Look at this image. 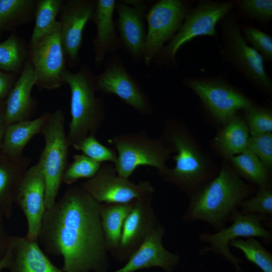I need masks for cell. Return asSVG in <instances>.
<instances>
[{"label": "cell", "instance_id": "cell-19", "mask_svg": "<svg viewBox=\"0 0 272 272\" xmlns=\"http://www.w3.org/2000/svg\"><path fill=\"white\" fill-rule=\"evenodd\" d=\"M150 195L133 201L122 229L118 249L114 255L126 259L139 246L148 233L159 223L152 208Z\"/></svg>", "mask_w": 272, "mask_h": 272}, {"label": "cell", "instance_id": "cell-33", "mask_svg": "<svg viewBox=\"0 0 272 272\" xmlns=\"http://www.w3.org/2000/svg\"><path fill=\"white\" fill-rule=\"evenodd\" d=\"M101 164L83 154L74 155L63 173L62 182L72 185L81 178L90 179L97 174Z\"/></svg>", "mask_w": 272, "mask_h": 272}, {"label": "cell", "instance_id": "cell-22", "mask_svg": "<svg viewBox=\"0 0 272 272\" xmlns=\"http://www.w3.org/2000/svg\"><path fill=\"white\" fill-rule=\"evenodd\" d=\"M34 85V71L28 59L5 101L7 125L31 119L37 107L36 100L31 94Z\"/></svg>", "mask_w": 272, "mask_h": 272}, {"label": "cell", "instance_id": "cell-8", "mask_svg": "<svg viewBox=\"0 0 272 272\" xmlns=\"http://www.w3.org/2000/svg\"><path fill=\"white\" fill-rule=\"evenodd\" d=\"M182 82L198 97L206 113L220 126L239 111L255 103L222 76H186Z\"/></svg>", "mask_w": 272, "mask_h": 272}, {"label": "cell", "instance_id": "cell-21", "mask_svg": "<svg viewBox=\"0 0 272 272\" xmlns=\"http://www.w3.org/2000/svg\"><path fill=\"white\" fill-rule=\"evenodd\" d=\"M7 254L9 272H64L51 262L37 241L25 237L11 236Z\"/></svg>", "mask_w": 272, "mask_h": 272}, {"label": "cell", "instance_id": "cell-15", "mask_svg": "<svg viewBox=\"0 0 272 272\" xmlns=\"http://www.w3.org/2000/svg\"><path fill=\"white\" fill-rule=\"evenodd\" d=\"M96 4V0L63 1L59 13L60 37L69 68H74L80 61L84 31L91 19Z\"/></svg>", "mask_w": 272, "mask_h": 272}, {"label": "cell", "instance_id": "cell-32", "mask_svg": "<svg viewBox=\"0 0 272 272\" xmlns=\"http://www.w3.org/2000/svg\"><path fill=\"white\" fill-rule=\"evenodd\" d=\"M243 112L250 136L272 132V110L270 107L254 103Z\"/></svg>", "mask_w": 272, "mask_h": 272}, {"label": "cell", "instance_id": "cell-30", "mask_svg": "<svg viewBox=\"0 0 272 272\" xmlns=\"http://www.w3.org/2000/svg\"><path fill=\"white\" fill-rule=\"evenodd\" d=\"M63 3V0H36L35 25L29 45L35 43L53 27Z\"/></svg>", "mask_w": 272, "mask_h": 272}, {"label": "cell", "instance_id": "cell-42", "mask_svg": "<svg viewBox=\"0 0 272 272\" xmlns=\"http://www.w3.org/2000/svg\"><path fill=\"white\" fill-rule=\"evenodd\" d=\"M7 263V259L5 256L2 260L0 262V272H2L4 269L6 268Z\"/></svg>", "mask_w": 272, "mask_h": 272}, {"label": "cell", "instance_id": "cell-1", "mask_svg": "<svg viewBox=\"0 0 272 272\" xmlns=\"http://www.w3.org/2000/svg\"><path fill=\"white\" fill-rule=\"evenodd\" d=\"M98 203L81 186L69 187L46 209L38 241L63 257L64 272H105L107 251Z\"/></svg>", "mask_w": 272, "mask_h": 272}, {"label": "cell", "instance_id": "cell-3", "mask_svg": "<svg viewBox=\"0 0 272 272\" xmlns=\"http://www.w3.org/2000/svg\"><path fill=\"white\" fill-rule=\"evenodd\" d=\"M160 138L176 153L172 157L174 167H168L161 176L187 196L218 174L220 167L181 120H167Z\"/></svg>", "mask_w": 272, "mask_h": 272}, {"label": "cell", "instance_id": "cell-41", "mask_svg": "<svg viewBox=\"0 0 272 272\" xmlns=\"http://www.w3.org/2000/svg\"><path fill=\"white\" fill-rule=\"evenodd\" d=\"M6 100H0V152L7 126L6 121Z\"/></svg>", "mask_w": 272, "mask_h": 272}, {"label": "cell", "instance_id": "cell-40", "mask_svg": "<svg viewBox=\"0 0 272 272\" xmlns=\"http://www.w3.org/2000/svg\"><path fill=\"white\" fill-rule=\"evenodd\" d=\"M4 216L0 211V262L5 257L9 246L11 235H9L4 226Z\"/></svg>", "mask_w": 272, "mask_h": 272}, {"label": "cell", "instance_id": "cell-10", "mask_svg": "<svg viewBox=\"0 0 272 272\" xmlns=\"http://www.w3.org/2000/svg\"><path fill=\"white\" fill-rule=\"evenodd\" d=\"M270 218L260 214H244L237 209L230 217L229 226L215 233H203L198 235L201 242L210 245L200 249L199 253L205 255L211 252L218 255L231 263L236 272H243L241 264L244 261L231 252L229 244L233 240L248 237L259 238L267 243L271 242L272 233L264 226Z\"/></svg>", "mask_w": 272, "mask_h": 272}, {"label": "cell", "instance_id": "cell-4", "mask_svg": "<svg viewBox=\"0 0 272 272\" xmlns=\"http://www.w3.org/2000/svg\"><path fill=\"white\" fill-rule=\"evenodd\" d=\"M63 79L71 92V118L66 136L72 147L89 135H95L105 118V103L96 95L95 75L87 65L82 64L76 73L66 69Z\"/></svg>", "mask_w": 272, "mask_h": 272}, {"label": "cell", "instance_id": "cell-6", "mask_svg": "<svg viewBox=\"0 0 272 272\" xmlns=\"http://www.w3.org/2000/svg\"><path fill=\"white\" fill-rule=\"evenodd\" d=\"M235 8L233 1L200 0L191 9L179 29L154 58L158 65L176 68V54L185 43L198 37H216L220 21Z\"/></svg>", "mask_w": 272, "mask_h": 272}, {"label": "cell", "instance_id": "cell-36", "mask_svg": "<svg viewBox=\"0 0 272 272\" xmlns=\"http://www.w3.org/2000/svg\"><path fill=\"white\" fill-rule=\"evenodd\" d=\"M239 28L246 42L261 55L264 61L271 62V36L250 25L239 23Z\"/></svg>", "mask_w": 272, "mask_h": 272}, {"label": "cell", "instance_id": "cell-34", "mask_svg": "<svg viewBox=\"0 0 272 272\" xmlns=\"http://www.w3.org/2000/svg\"><path fill=\"white\" fill-rule=\"evenodd\" d=\"M72 147L99 163L108 162L114 164L117 159L116 151L101 143L95 135L85 137Z\"/></svg>", "mask_w": 272, "mask_h": 272}, {"label": "cell", "instance_id": "cell-24", "mask_svg": "<svg viewBox=\"0 0 272 272\" xmlns=\"http://www.w3.org/2000/svg\"><path fill=\"white\" fill-rule=\"evenodd\" d=\"M250 137L243 116L238 113L221 126L210 146L222 160H228L247 149Z\"/></svg>", "mask_w": 272, "mask_h": 272}, {"label": "cell", "instance_id": "cell-14", "mask_svg": "<svg viewBox=\"0 0 272 272\" xmlns=\"http://www.w3.org/2000/svg\"><path fill=\"white\" fill-rule=\"evenodd\" d=\"M80 186L99 204L130 203L154 192L148 181L135 183L118 175L112 163L102 164L97 174Z\"/></svg>", "mask_w": 272, "mask_h": 272}, {"label": "cell", "instance_id": "cell-5", "mask_svg": "<svg viewBox=\"0 0 272 272\" xmlns=\"http://www.w3.org/2000/svg\"><path fill=\"white\" fill-rule=\"evenodd\" d=\"M221 35L219 45L223 61L232 65L250 84L266 96L272 95V81L261 55L245 40L239 23L231 12L218 23Z\"/></svg>", "mask_w": 272, "mask_h": 272}, {"label": "cell", "instance_id": "cell-28", "mask_svg": "<svg viewBox=\"0 0 272 272\" xmlns=\"http://www.w3.org/2000/svg\"><path fill=\"white\" fill-rule=\"evenodd\" d=\"M36 0H0V31H12L34 19Z\"/></svg>", "mask_w": 272, "mask_h": 272}, {"label": "cell", "instance_id": "cell-2", "mask_svg": "<svg viewBox=\"0 0 272 272\" xmlns=\"http://www.w3.org/2000/svg\"><path fill=\"white\" fill-rule=\"evenodd\" d=\"M256 190L236 173L228 160H222L218 174L189 196L183 219L205 222L218 231L227 226L240 203Z\"/></svg>", "mask_w": 272, "mask_h": 272}, {"label": "cell", "instance_id": "cell-31", "mask_svg": "<svg viewBox=\"0 0 272 272\" xmlns=\"http://www.w3.org/2000/svg\"><path fill=\"white\" fill-rule=\"evenodd\" d=\"M229 246L240 250L246 259L262 272H272V254L256 238L233 240Z\"/></svg>", "mask_w": 272, "mask_h": 272}, {"label": "cell", "instance_id": "cell-35", "mask_svg": "<svg viewBox=\"0 0 272 272\" xmlns=\"http://www.w3.org/2000/svg\"><path fill=\"white\" fill-rule=\"evenodd\" d=\"M238 210L244 214H260L272 218V186L258 188L252 196L243 200Z\"/></svg>", "mask_w": 272, "mask_h": 272}, {"label": "cell", "instance_id": "cell-23", "mask_svg": "<svg viewBox=\"0 0 272 272\" xmlns=\"http://www.w3.org/2000/svg\"><path fill=\"white\" fill-rule=\"evenodd\" d=\"M31 163L27 156L14 158L0 152V211L8 219L12 216L17 189Z\"/></svg>", "mask_w": 272, "mask_h": 272}, {"label": "cell", "instance_id": "cell-17", "mask_svg": "<svg viewBox=\"0 0 272 272\" xmlns=\"http://www.w3.org/2000/svg\"><path fill=\"white\" fill-rule=\"evenodd\" d=\"M45 185L40 165L38 162L27 170L17 189L15 199L26 218L28 240L38 241L46 211Z\"/></svg>", "mask_w": 272, "mask_h": 272}, {"label": "cell", "instance_id": "cell-16", "mask_svg": "<svg viewBox=\"0 0 272 272\" xmlns=\"http://www.w3.org/2000/svg\"><path fill=\"white\" fill-rule=\"evenodd\" d=\"M148 2L143 0L117 1L115 23L122 47L135 63L142 61L147 36Z\"/></svg>", "mask_w": 272, "mask_h": 272}, {"label": "cell", "instance_id": "cell-12", "mask_svg": "<svg viewBox=\"0 0 272 272\" xmlns=\"http://www.w3.org/2000/svg\"><path fill=\"white\" fill-rule=\"evenodd\" d=\"M60 28L57 21L48 33L34 44L28 45V59L33 69L35 86L40 89L53 90L64 84L63 75L67 65Z\"/></svg>", "mask_w": 272, "mask_h": 272}, {"label": "cell", "instance_id": "cell-18", "mask_svg": "<svg viewBox=\"0 0 272 272\" xmlns=\"http://www.w3.org/2000/svg\"><path fill=\"white\" fill-rule=\"evenodd\" d=\"M164 233V227L158 223L130 255L127 263L112 272H134L154 266L162 268L165 272H173L181 258L164 247L162 238Z\"/></svg>", "mask_w": 272, "mask_h": 272}, {"label": "cell", "instance_id": "cell-29", "mask_svg": "<svg viewBox=\"0 0 272 272\" xmlns=\"http://www.w3.org/2000/svg\"><path fill=\"white\" fill-rule=\"evenodd\" d=\"M28 57V44L16 33L0 43V70L20 75Z\"/></svg>", "mask_w": 272, "mask_h": 272}, {"label": "cell", "instance_id": "cell-27", "mask_svg": "<svg viewBox=\"0 0 272 272\" xmlns=\"http://www.w3.org/2000/svg\"><path fill=\"white\" fill-rule=\"evenodd\" d=\"M236 173L255 187L271 186V170L264 165L250 150L242 153L228 160Z\"/></svg>", "mask_w": 272, "mask_h": 272}, {"label": "cell", "instance_id": "cell-39", "mask_svg": "<svg viewBox=\"0 0 272 272\" xmlns=\"http://www.w3.org/2000/svg\"><path fill=\"white\" fill-rule=\"evenodd\" d=\"M19 75L0 70V100H6Z\"/></svg>", "mask_w": 272, "mask_h": 272}, {"label": "cell", "instance_id": "cell-37", "mask_svg": "<svg viewBox=\"0 0 272 272\" xmlns=\"http://www.w3.org/2000/svg\"><path fill=\"white\" fill-rule=\"evenodd\" d=\"M235 8L249 19L261 23H267L272 19L271 0H235Z\"/></svg>", "mask_w": 272, "mask_h": 272}, {"label": "cell", "instance_id": "cell-13", "mask_svg": "<svg viewBox=\"0 0 272 272\" xmlns=\"http://www.w3.org/2000/svg\"><path fill=\"white\" fill-rule=\"evenodd\" d=\"M104 62V71L95 75L97 92L116 96L139 114H152L150 100L140 84L127 71L121 56L115 53L110 54Z\"/></svg>", "mask_w": 272, "mask_h": 272}, {"label": "cell", "instance_id": "cell-7", "mask_svg": "<svg viewBox=\"0 0 272 272\" xmlns=\"http://www.w3.org/2000/svg\"><path fill=\"white\" fill-rule=\"evenodd\" d=\"M108 142L117 152L114 165L117 175L128 179L141 166L153 167L161 176L168 168L166 162L174 153L161 138H150L144 131L116 135Z\"/></svg>", "mask_w": 272, "mask_h": 272}, {"label": "cell", "instance_id": "cell-9", "mask_svg": "<svg viewBox=\"0 0 272 272\" xmlns=\"http://www.w3.org/2000/svg\"><path fill=\"white\" fill-rule=\"evenodd\" d=\"M40 133L45 145L38 162L45 185L46 209L51 208L56 201L63 173L68 165L70 147L64 129L63 111L57 109L50 113Z\"/></svg>", "mask_w": 272, "mask_h": 272}, {"label": "cell", "instance_id": "cell-38", "mask_svg": "<svg viewBox=\"0 0 272 272\" xmlns=\"http://www.w3.org/2000/svg\"><path fill=\"white\" fill-rule=\"evenodd\" d=\"M247 149L253 153L269 169H272V132L250 136Z\"/></svg>", "mask_w": 272, "mask_h": 272}, {"label": "cell", "instance_id": "cell-26", "mask_svg": "<svg viewBox=\"0 0 272 272\" xmlns=\"http://www.w3.org/2000/svg\"><path fill=\"white\" fill-rule=\"evenodd\" d=\"M133 201L127 203L100 204V215L106 249L114 254L119 246L124 220L132 209Z\"/></svg>", "mask_w": 272, "mask_h": 272}, {"label": "cell", "instance_id": "cell-25", "mask_svg": "<svg viewBox=\"0 0 272 272\" xmlns=\"http://www.w3.org/2000/svg\"><path fill=\"white\" fill-rule=\"evenodd\" d=\"M50 113L45 112L35 119L7 125L1 152L14 158L23 156V152L25 146L35 135L40 133Z\"/></svg>", "mask_w": 272, "mask_h": 272}, {"label": "cell", "instance_id": "cell-43", "mask_svg": "<svg viewBox=\"0 0 272 272\" xmlns=\"http://www.w3.org/2000/svg\"><path fill=\"white\" fill-rule=\"evenodd\" d=\"M0 32H1V31H0Z\"/></svg>", "mask_w": 272, "mask_h": 272}, {"label": "cell", "instance_id": "cell-11", "mask_svg": "<svg viewBox=\"0 0 272 272\" xmlns=\"http://www.w3.org/2000/svg\"><path fill=\"white\" fill-rule=\"evenodd\" d=\"M193 8L186 0H159L146 14L147 36L142 61L149 66L174 36Z\"/></svg>", "mask_w": 272, "mask_h": 272}, {"label": "cell", "instance_id": "cell-20", "mask_svg": "<svg viewBox=\"0 0 272 272\" xmlns=\"http://www.w3.org/2000/svg\"><path fill=\"white\" fill-rule=\"evenodd\" d=\"M116 2L115 0H96L91 21L96 27V34L92 43L94 62L97 66L104 62L108 54L115 53L121 47L113 20Z\"/></svg>", "mask_w": 272, "mask_h": 272}]
</instances>
